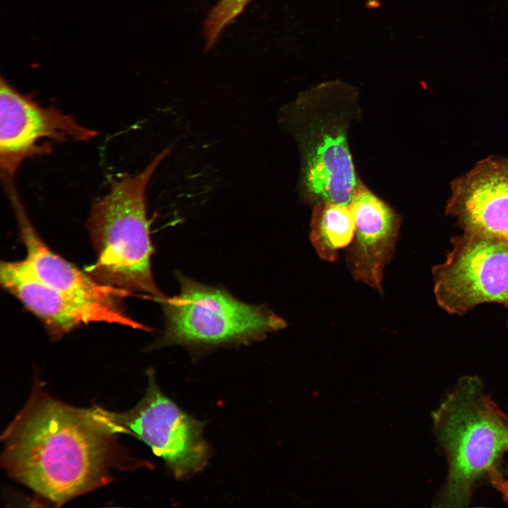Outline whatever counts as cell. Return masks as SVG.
<instances>
[{
    "mask_svg": "<svg viewBox=\"0 0 508 508\" xmlns=\"http://www.w3.org/2000/svg\"><path fill=\"white\" fill-rule=\"evenodd\" d=\"M92 409L69 406L35 389L2 435L8 474L56 505L111 480L120 450Z\"/></svg>",
    "mask_w": 508,
    "mask_h": 508,
    "instance_id": "obj_1",
    "label": "cell"
},
{
    "mask_svg": "<svg viewBox=\"0 0 508 508\" xmlns=\"http://www.w3.org/2000/svg\"><path fill=\"white\" fill-rule=\"evenodd\" d=\"M170 152L167 147L135 174L113 179L108 192L95 199L87 229L97 253L88 274L97 282L131 291L165 297L150 267L154 248L150 236L146 190L154 172Z\"/></svg>",
    "mask_w": 508,
    "mask_h": 508,
    "instance_id": "obj_2",
    "label": "cell"
},
{
    "mask_svg": "<svg viewBox=\"0 0 508 508\" xmlns=\"http://www.w3.org/2000/svg\"><path fill=\"white\" fill-rule=\"evenodd\" d=\"M433 421L447 465L438 505L467 506L479 481L508 452V417L480 377L466 375L447 393Z\"/></svg>",
    "mask_w": 508,
    "mask_h": 508,
    "instance_id": "obj_3",
    "label": "cell"
},
{
    "mask_svg": "<svg viewBox=\"0 0 508 508\" xmlns=\"http://www.w3.org/2000/svg\"><path fill=\"white\" fill-rule=\"evenodd\" d=\"M354 91L344 84H322L304 92L291 107L301 154V186L315 203L350 205L358 181L347 130Z\"/></svg>",
    "mask_w": 508,
    "mask_h": 508,
    "instance_id": "obj_4",
    "label": "cell"
},
{
    "mask_svg": "<svg viewBox=\"0 0 508 508\" xmlns=\"http://www.w3.org/2000/svg\"><path fill=\"white\" fill-rule=\"evenodd\" d=\"M180 292L164 297L166 328L161 344L214 346L249 343L286 326L264 306L250 305L223 289L177 275Z\"/></svg>",
    "mask_w": 508,
    "mask_h": 508,
    "instance_id": "obj_5",
    "label": "cell"
},
{
    "mask_svg": "<svg viewBox=\"0 0 508 508\" xmlns=\"http://www.w3.org/2000/svg\"><path fill=\"white\" fill-rule=\"evenodd\" d=\"M92 411L111 433L131 435L144 442L177 478L193 476L209 461L210 449L202 436L204 423L167 397L152 372H148L144 397L131 409L114 412L94 406Z\"/></svg>",
    "mask_w": 508,
    "mask_h": 508,
    "instance_id": "obj_6",
    "label": "cell"
},
{
    "mask_svg": "<svg viewBox=\"0 0 508 508\" xmlns=\"http://www.w3.org/2000/svg\"><path fill=\"white\" fill-rule=\"evenodd\" d=\"M451 243L445 260L432 270L438 306L461 315L478 305L497 303L506 309L508 324V241L464 231Z\"/></svg>",
    "mask_w": 508,
    "mask_h": 508,
    "instance_id": "obj_7",
    "label": "cell"
},
{
    "mask_svg": "<svg viewBox=\"0 0 508 508\" xmlns=\"http://www.w3.org/2000/svg\"><path fill=\"white\" fill-rule=\"evenodd\" d=\"M97 135V131L81 125L72 115L53 106H42L1 78V179H13L26 159L50 154L52 144L42 141H90Z\"/></svg>",
    "mask_w": 508,
    "mask_h": 508,
    "instance_id": "obj_8",
    "label": "cell"
},
{
    "mask_svg": "<svg viewBox=\"0 0 508 508\" xmlns=\"http://www.w3.org/2000/svg\"><path fill=\"white\" fill-rule=\"evenodd\" d=\"M0 282L6 291L42 321L54 339L90 322L149 329L126 315L119 304L85 299L45 284L36 277L25 260L2 261Z\"/></svg>",
    "mask_w": 508,
    "mask_h": 508,
    "instance_id": "obj_9",
    "label": "cell"
},
{
    "mask_svg": "<svg viewBox=\"0 0 508 508\" xmlns=\"http://www.w3.org/2000/svg\"><path fill=\"white\" fill-rule=\"evenodd\" d=\"M446 213L465 232L508 241V159L486 158L453 181Z\"/></svg>",
    "mask_w": 508,
    "mask_h": 508,
    "instance_id": "obj_10",
    "label": "cell"
},
{
    "mask_svg": "<svg viewBox=\"0 0 508 508\" xmlns=\"http://www.w3.org/2000/svg\"><path fill=\"white\" fill-rule=\"evenodd\" d=\"M349 206L356 231L346 250V267L355 280L382 293L383 273L395 251L400 217L360 181Z\"/></svg>",
    "mask_w": 508,
    "mask_h": 508,
    "instance_id": "obj_11",
    "label": "cell"
},
{
    "mask_svg": "<svg viewBox=\"0 0 508 508\" xmlns=\"http://www.w3.org/2000/svg\"><path fill=\"white\" fill-rule=\"evenodd\" d=\"M13 208L20 238L26 249L24 260L32 272L45 284L85 299L119 304L131 291L97 282L53 252L32 224L13 179L2 181Z\"/></svg>",
    "mask_w": 508,
    "mask_h": 508,
    "instance_id": "obj_12",
    "label": "cell"
},
{
    "mask_svg": "<svg viewBox=\"0 0 508 508\" xmlns=\"http://www.w3.org/2000/svg\"><path fill=\"white\" fill-rule=\"evenodd\" d=\"M356 224L349 205L334 202L314 205L310 240L318 256L334 262L339 250L349 246L353 239Z\"/></svg>",
    "mask_w": 508,
    "mask_h": 508,
    "instance_id": "obj_13",
    "label": "cell"
},
{
    "mask_svg": "<svg viewBox=\"0 0 508 508\" xmlns=\"http://www.w3.org/2000/svg\"><path fill=\"white\" fill-rule=\"evenodd\" d=\"M252 0H218L204 23L205 49H211L220 34L245 9Z\"/></svg>",
    "mask_w": 508,
    "mask_h": 508,
    "instance_id": "obj_14",
    "label": "cell"
}]
</instances>
